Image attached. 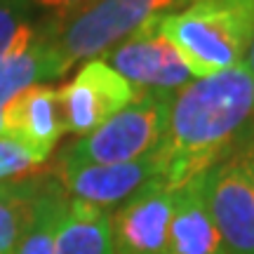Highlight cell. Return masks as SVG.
Masks as SVG:
<instances>
[{"label":"cell","mask_w":254,"mask_h":254,"mask_svg":"<svg viewBox=\"0 0 254 254\" xmlns=\"http://www.w3.org/2000/svg\"><path fill=\"white\" fill-rule=\"evenodd\" d=\"M66 207H68V195L62 182L47 174L40 200H38L36 217L24 238L19 240L14 254H55L57 236H59V226L64 221Z\"/></svg>","instance_id":"9a60e30c"},{"label":"cell","mask_w":254,"mask_h":254,"mask_svg":"<svg viewBox=\"0 0 254 254\" xmlns=\"http://www.w3.org/2000/svg\"><path fill=\"white\" fill-rule=\"evenodd\" d=\"M186 2H193V0H179L177 5H186Z\"/></svg>","instance_id":"44dd1931"},{"label":"cell","mask_w":254,"mask_h":254,"mask_svg":"<svg viewBox=\"0 0 254 254\" xmlns=\"http://www.w3.org/2000/svg\"><path fill=\"white\" fill-rule=\"evenodd\" d=\"M167 254H170V252H167Z\"/></svg>","instance_id":"603a6c76"},{"label":"cell","mask_w":254,"mask_h":254,"mask_svg":"<svg viewBox=\"0 0 254 254\" xmlns=\"http://www.w3.org/2000/svg\"><path fill=\"white\" fill-rule=\"evenodd\" d=\"M245 64H247V68H250V73H252V78H254V40H252V45H250V52H247V57H245Z\"/></svg>","instance_id":"ffe728a7"},{"label":"cell","mask_w":254,"mask_h":254,"mask_svg":"<svg viewBox=\"0 0 254 254\" xmlns=\"http://www.w3.org/2000/svg\"><path fill=\"white\" fill-rule=\"evenodd\" d=\"M243 155H245V165H247V172H250V182H252V189H254V134L250 136V141L243 146Z\"/></svg>","instance_id":"d6986e66"},{"label":"cell","mask_w":254,"mask_h":254,"mask_svg":"<svg viewBox=\"0 0 254 254\" xmlns=\"http://www.w3.org/2000/svg\"><path fill=\"white\" fill-rule=\"evenodd\" d=\"M158 26L190 75L207 78L245 62L254 40V0H193L158 14Z\"/></svg>","instance_id":"7a4b0ae2"},{"label":"cell","mask_w":254,"mask_h":254,"mask_svg":"<svg viewBox=\"0 0 254 254\" xmlns=\"http://www.w3.org/2000/svg\"><path fill=\"white\" fill-rule=\"evenodd\" d=\"M45 160V155L36 153L26 144L9 136H0V184L26 174H36V170Z\"/></svg>","instance_id":"e0dca14e"},{"label":"cell","mask_w":254,"mask_h":254,"mask_svg":"<svg viewBox=\"0 0 254 254\" xmlns=\"http://www.w3.org/2000/svg\"><path fill=\"white\" fill-rule=\"evenodd\" d=\"M170 254H224V243L205 195V174L174 189Z\"/></svg>","instance_id":"8fae6325"},{"label":"cell","mask_w":254,"mask_h":254,"mask_svg":"<svg viewBox=\"0 0 254 254\" xmlns=\"http://www.w3.org/2000/svg\"><path fill=\"white\" fill-rule=\"evenodd\" d=\"M47 177L28 174L26 179L0 184V252L14 254L19 240L36 217V207Z\"/></svg>","instance_id":"4fadbf2b"},{"label":"cell","mask_w":254,"mask_h":254,"mask_svg":"<svg viewBox=\"0 0 254 254\" xmlns=\"http://www.w3.org/2000/svg\"><path fill=\"white\" fill-rule=\"evenodd\" d=\"M38 36L40 24L26 0H0V59L26 50Z\"/></svg>","instance_id":"2e32d148"},{"label":"cell","mask_w":254,"mask_h":254,"mask_svg":"<svg viewBox=\"0 0 254 254\" xmlns=\"http://www.w3.org/2000/svg\"><path fill=\"white\" fill-rule=\"evenodd\" d=\"M55 78L62 75L40 36L26 50H19L14 55L0 59V136H2V111L9 101L31 85Z\"/></svg>","instance_id":"5bb4252c"},{"label":"cell","mask_w":254,"mask_h":254,"mask_svg":"<svg viewBox=\"0 0 254 254\" xmlns=\"http://www.w3.org/2000/svg\"><path fill=\"white\" fill-rule=\"evenodd\" d=\"M254 134V78L247 64L172 92L155 158L172 189L238 153Z\"/></svg>","instance_id":"6da1fadb"},{"label":"cell","mask_w":254,"mask_h":254,"mask_svg":"<svg viewBox=\"0 0 254 254\" xmlns=\"http://www.w3.org/2000/svg\"><path fill=\"white\" fill-rule=\"evenodd\" d=\"M57 179L71 198L85 200L101 209H116L153 179H163L153 155L116 165H59Z\"/></svg>","instance_id":"9c48e42d"},{"label":"cell","mask_w":254,"mask_h":254,"mask_svg":"<svg viewBox=\"0 0 254 254\" xmlns=\"http://www.w3.org/2000/svg\"><path fill=\"white\" fill-rule=\"evenodd\" d=\"M0 254H2V252H0Z\"/></svg>","instance_id":"7402d4cb"},{"label":"cell","mask_w":254,"mask_h":254,"mask_svg":"<svg viewBox=\"0 0 254 254\" xmlns=\"http://www.w3.org/2000/svg\"><path fill=\"white\" fill-rule=\"evenodd\" d=\"M55 254H116L111 238V212L85 200L68 198Z\"/></svg>","instance_id":"7c38bea8"},{"label":"cell","mask_w":254,"mask_h":254,"mask_svg":"<svg viewBox=\"0 0 254 254\" xmlns=\"http://www.w3.org/2000/svg\"><path fill=\"white\" fill-rule=\"evenodd\" d=\"M205 195L224 254H254V189L243 148L205 172Z\"/></svg>","instance_id":"52a82bcc"},{"label":"cell","mask_w":254,"mask_h":254,"mask_svg":"<svg viewBox=\"0 0 254 254\" xmlns=\"http://www.w3.org/2000/svg\"><path fill=\"white\" fill-rule=\"evenodd\" d=\"M174 189L153 179L111 212V238L116 254H167Z\"/></svg>","instance_id":"ba28073f"},{"label":"cell","mask_w":254,"mask_h":254,"mask_svg":"<svg viewBox=\"0 0 254 254\" xmlns=\"http://www.w3.org/2000/svg\"><path fill=\"white\" fill-rule=\"evenodd\" d=\"M170 97V92H139L113 118L68 146L59 165H116L153 155L167 129Z\"/></svg>","instance_id":"277c9868"},{"label":"cell","mask_w":254,"mask_h":254,"mask_svg":"<svg viewBox=\"0 0 254 254\" xmlns=\"http://www.w3.org/2000/svg\"><path fill=\"white\" fill-rule=\"evenodd\" d=\"M26 2L31 5V9L47 12V19H62L73 14V12H78L92 0H26Z\"/></svg>","instance_id":"ac0fdd59"},{"label":"cell","mask_w":254,"mask_h":254,"mask_svg":"<svg viewBox=\"0 0 254 254\" xmlns=\"http://www.w3.org/2000/svg\"><path fill=\"white\" fill-rule=\"evenodd\" d=\"M64 134L59 92L50 85H31L2 111V136L17 139L45 158H50Z\"/></svg>","instance_id":"30bf717a"},{"label":"cell","mask_w":254,"mask_h":254,"mask_svg":"<svg viewBox=\"0 0 254 254\" xmlns=\"http://www.w3.org/2000/svg\"><path fill=\"white\" fill-rule=\"evenodd\" d=\"M57 92L66 132L75 136L92 134L139 94L134 85H129L104 59L85 62L75 78Z\"/></svg>","instance_id":"8992f818"},{"label":"cell","mask_w":254,"mask_h":254,"mask_svg":"<svg viewBox=\"0 0 254 254\" xmlns=\"http://www.w3.org/2000/svg\"><path fill=\"white\" fill-rule=\"evenodd\" d=\"M163 14V12H160ZM111 68L139 92H177L190 82V71L182 55L160 33L158 14L146 19L134 33L101 57Z\"/></svg>","instance_id":"5b68a950"},{"label":"cell","mask_w":254,"mask_h":254,"mask_svg":"<svg viewBox=\"0 0 254 254\" xmlns=\"http://www.w3.org/2000/svg\"><path fill=\"white\" fill-rule=\"evenodd\" d=\"M179 0H92L62 19H45L40 38L57 64L59 75L78 62L101 59L146 19L174 7Z\"/></svg>","instance_id":"3957f363"}]
</instances>
